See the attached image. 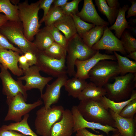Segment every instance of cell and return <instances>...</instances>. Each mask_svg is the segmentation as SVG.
Instances as JSON below:
<instances>
[{"instance_id": "cell-39", "label": "cell", "mask_w": 136, "mask_h": 136, "mask_svg": "<svg viewBox=\"0 0 136 136\" xmlns=\"http://www.w3.org/2000/svg\"><path fill=\"white\" fill-rule=\"evenodd\" d=\"M54 0H39V8L42 9L44 11V14L42 19L39 21L40 24L43 22L44 19L49 11L51 5Z\"/></svg>"}, {"instance_id": "cell-36", "label": "cell", "mask_w": 136, "mask_h": 136, "mask_svg": "<svg viewBox=\"0 0 136 136\" xmlns=\"http://www.w3.org/2000/svg\"><path fill=\"white\" fill-rule=\"evenodd\" d=\"M136 113V99L128 103L122 109L119 115L127 118L133 119Z\"/></svg>"}, {"instance_id": "cell-25", "label": "cell", "mask_w": 136, "mask_h": 136, "mask_svg": "<svg viewBox=\"0 0 136 136\" xmlns=\"http://www.w3.org/2000/svg\"><path fill=\"white\" fill-rule=\"evenodd\" d=\"M33 42L38 50L44 51L54 41L51 34L43 28L35 35Z\"/></svg>"}, {"instance_id": "cell-13", "label": "cell", "mask_w": 136, "mask_h": 136, "mask_svg": "<svg viewBox=\"0 0 136 136\" xmlns=\"http://www.w3.org/2000/svg\"><path fill=\"white\" fill-rule=\"evenodd\" d=\"M109 60H116L114 55L103 54L99 50H97L94 56L88 59L83 61L77 60L75 62V65L77 70L74 77L85 80L89 78V72L99 61Z\"/></svg>"}, {"instance_id": "cell-18", "label": "cell", "mask_w": 136, "mask_h": 136, "mask_svg": "<svg viewBox=\"0 0 136 136\" xmlns=\"http://www.w3.org/2000/svg\"><path fill=\"white\" fill-rule=\"evenodd\" d=\"M19 54L11 50L0 49V66L2 65L18 76L23 75L22 70L18 65Z\"/></svg>"}, {"instance_id": "cell-12", "label": "cell", "mask_w": 136, "mask_h": 136, "mask_svg": "<svg viewBox=\"0 0 136 136\" xmlns=\"http://www.w3.org/2000/svg\"><path fill=\"white\" fill-rule=\"evenodd\" d=\"M91 48L95 50H105L110 51H118L124 55L127 54L123 42L112 33L108 26L105 27L100 39Z\"/></svg>"}, {"instance_id": "cell-15", "label": "cell", "mask_w": 136, "mask_h": 136, "mask_svg": "<svg viewBox=\"0 0 136 136\" xmlns=\"http://www.w3.org/2000/svg\"><path fill=\"white\" fill-rule=\"evenodd\" d=\"M71 111L74 121L73 133L76 132L80 129L89 128L96 132L95 129L100 130L108 135L110 131L116 132L118 131L117 129L108 125H104L100 124L91 122L85 120L79 111L77 106H73L71 108Z\"/></svg>"}, {"instance_id": "cell-6", "label": "cell", "mask_w": 136, "mask_h": 136, "mask_svg": "<svg viewBox=\"0 0 136 136\" xmlns=\"http://www.w3.org/2000/svg\"><path fill=\"white\" fill-rule=\"evenodd\" d=\"M64 110L62 105H53L48 109L44 106L38 110L34 121L36 133L41 136H49L52 126L61 119Z\"/></svg>"}, {"instance_id": "cell-45", "label": "cell", "mask_w": 136, "mask_h": 136, "mask_svg": "<svg viewBox=\"0 0 136 136\" xmlns=\"http://www.w3.org/2000/svg\"><path fill=\"white\" fill-rule=\"evenodd\" d=\"M106 1L108 6L111 8H119L120 3L117 0H106Z\"/></svg>"}, {"instance_id": "cell-42", "label": "cell", "mask_w": 136, "mask_h": 136, "mask_svg": "<svg viewBox=\"0 0 136 136\" xmlns=\"http://www.w3.org/2000/svg\"><path fill=\"white\" fill-rule=\"evenodd\" d=\"M19 67L23 71H25L28 70L30 66L28 61L24 54L19 56L18 59Z\"/></svg>"}, {"instance_id": "cell-19", "label": "cell", "mask_w": 136, "mask_h": 136, "mask_svg": "<svg viewBox=\"0 0 136 136\" xmlns=\"http://www.w3.org/2000/svg\"><path fill=\"white\" fill-rule=\"evenodd\" d=\"M109 111L114 121V128L117 129L121 136L136 135L135 119L123 117L110 109Z\"/></svg>"}, {"instance_id": "cell-23", "label": "cell", "mask_w": 136, "mask_h": 136, "mask_svg": "<svg viewBox=\"0 0 136 136\" xmlns=\"http://www.w3.org/2000/svg\"><path fill=\"white\" fill-rule=\"evenodd\" d=\"M88 83L86 80L74 77L67 80L64 86L69 96L78 98Z\"/></svg>"}, {"instance_id": "cell-47", "label": "cell", "mask_w": 136, "mask_h": 136, "mask_svg": "<svg viewBox=\"0 0 136 136\" xmlns=\"http://www.w3.org/2000/svg\"><path fill=\"white\" fill-rule=\"evenodd\" d=\"M8 20L4 14L0 13V28Z\"/></svg>"}, {"instance_id": "cell-2", "label": "cell", "mask_w": 136, "mask_h": 136, "mask_svg": "<svg viewBox=\"0 0 136 136\" xmlns=\"http://www.w3.org/2000/svg\"><path fill=\"white\" fill-rule=\"evenodd\" d=\"M39 2V0L29 4L28 1L25 0L18 5L19 17L22 24L24 35L31 42L41 25L38 16Z\"/></svg>"}, {"instance_id": "cell-30", "label": "cell", "mask_w": 136, "mask_h": 136, "mask_svg": "<svg viewBox=\"0 0 136 136\" xmlns=\"http://www.w3.org/2000/svg\"><path fill=\"white\" fill-rule=\"evenodd\" d=\"M120 71V74L124 75L128 73H136V61L130 60L126 56H122L116 52H114Z\"/></svg>"}, {"instance_id": "cell-10", "label": "cell", "mask_w": 136, "mask_h": 136, "mask_svg": "<svg viewBox=\"0 0 136 136\" xmlns=\"http://www.w3.org/2000/svg\"><path fill=\"white\" fill-rule=\"evenodd\" d=\"M36 64L40 71L52 76L57 78L67 74L65 65L66 58L57 59L49 57L43 51H39L37 55Z\"/></svg>"}, {"instance_id": "cell-5", "label": "cell", "mask_w": 136, "mask_h": 136, "mask_svg": "<svg viewBox=\"0 0 136 136\" xmlns=\"http://www.w3.org/2000/svg\"><path fill=\"white\" fill-rule=\"evenodd\" d=\"M0 33L17 45L23 53L30 52L37 55L39 51L25 36L21 22L7 21L0 28Z\"/></svg>"}, {"instance_id": "cell-16", "label": "cell", "mask_w": 136, "mask_h": 136, "mask_svg": "<svg viewBox=\"0 0 136 136\" xmlns=\"http://www.w3.org/2000/svg\"><path fill=\"white\" fill-rule=\"evenodd\" d=\"M74 125L71 110L65 109L61 119L52 126L49 136H71L73 133Z\"/></svg>"}, {"instance_id": "cell-41", "label": "cell", "mask_w": 136, "mask_h": 136, "mask_svg": "<svg viewBox=\"0 0 136 136\" xmlns=\"http://www.w3.org/2000/svg\"><path fill=\"white\" fill-rule=\"evenodd\" d=\"M30 66L36 65L37 61V55L30 52H27L24 54Z\"/></svg>"}, {"instance_id": "cell-17", "label": "cell", "mask_w": 136, "mask_h": 136, "mask_svg": "<svg viewBox=\"0 0 136 136\" xmlns=\"http://www.w3.org/2000/svg\"><path fill=\"white\" fill-rule=\"evenodd\" d=\"M76 15L82 20L91 23L96 26H106L109 24L98 14L92 0H84L81 10Z\"/></svg>"}, {"instance_id": "cell-7", "label": "cell", "mask_w": 136, "mask_h": 136, "mask_svg": "<svg viewBox=\"0 0 136 136\" xmlns=\"http://www.w3.org/2000/svg\"><path fill=\"white\" fill-rule=\"evenodd\" d=\"M120 73L117 62L103 60L89 71L88 75L91 82L98 86L103 87L110 79L118 76Z\"/></svg>"}, {"instance_id": "cell-26", "label": "cell", "mask_w": 136, "mask_h": 136, "mask_svg": "<svg viewBox=\"0 0 136 136\" xmlns=\"http://www.w3.org/2000/svg\"><path fill=\"white\" fill-rule=\"evenodd\" d=\"M2 13L10 21L21 22L18 16V7L9 0H0V13Z\"/></svg>"}, {"instance_id": "cell-9", "label": "cell", "mask_w": 136, "mask_h": 136, "mask_svg": "<svg viewBox=\"0 0 136 136\" xmlns=\"http://www.w3.org/2000/svg\"><path fill=\"white\" fill-rule=\"evenodd\" d=\"M0 78L2 85V92L6 97L7 104L19 93L22 94L27 100L28 95L22 81L14 79L8 69L2 65H0Z\"/></svg>"}, {"instance_id": "cell-31", "label": "cell", "mask_w": 136, "mask_h": 136, "mask_svg": "<svg viewBox=\"0 0 136 136\" xmlns=\"http://www.w3.org/2000/svg\"><path fill=\"white\" fill-rule=\"evenodd\" d=\"M43 52L48 56L57 59L66 58L67 55L66 48L55 42Z\"/></svg>"}, {"instance_id": "cell-27", "label": "cell", "mask_w": 136, "mask_h": 136, "mask_svg": "<svg viewBox=\"0 0 136 136\" xmlns=\"http://www.w3.org/2000/svg\"><path fill=\"white\" fill-rule=\"evenodd\" d=\"M135 99H136V90H134L130 98L126 100L119 102H115L110 100L104 96L102 97L100 101L106 109L107 110L110 109L119 115L122 109L128 103Z\"/></svg>"}, {"instance_id": "cell-32", "label": "cell", "mask_w": 136, "mask_h": 136, "mask_svg": "<svg viewBox=\"0 0 136 136\" xmlns=\"http://www.w3.org/2000/svg\"><path fill=\"white\" fill-rule=\"evenodd\" d=\"M65 15L61 7L51 6L43 21L45 26H49L53 25Z\"/></svg>"}, {"instance_id": "cell-37", "label": "cell", "mask_w": 136, "mask_h": 136, "mask_svg": "<svg viewBox=\"0 0 136 136\" xmlns=\"http://www.w3.org/2000/svg\"><path fill=\"white\" fill-rule=\"evenodd\" d=\"M81 1V0H73L67 2L64 5L61 7L65 15H76L79 12L78 5Z\"/></svg>"}, {"instance_id": "cell-8", "label": "cell", "mask_w": 136, "mask_h": 136, "mask_svg": "<svg viewBox=\"0 0 136 136\" xmlns=\"http://www.w3.org/2000/svg\"><path fill=\"white\" fill-rule=\"evenodd\" d=\"M22 94L19 93L7 104L8 110L4 121H13L17 122L21 121L23 116L28 114L36 108L42 105L43 101L38 100L32 104L27 101Z\"/></svg>"}, {"instance_id": "cell-4", "label": "cell", "mask_w": 136, "mask_h": 136, "mask_svg": "<svg viewBox=\"0 0 136 136\" xmlns=\"http://www.w3.org/2000/svg\"><path fill=\"white\" fill-rule=\"evenodd\" d=\"M77 109L86 120L114 128L115 122L109 110L106 109L100 100L80 101Z\"/></svg>"}, {"instance_id": "cell-29", "label": "cell", "mask_w": 136, "mask_h": 136, "mask_svg": "<svg viewBox=\"0 0 136 136\" xmlns=\"http://www.w3.org/2000/svg\"><path fill=\"white\" fill-rule=\"evenodd\" d=\"M95 2L98 10L106 17L109 23L112 25L115 21L119 8L109 7L106 0H95Z\"/></svg>"}, {"instance_id": "cell-33", "label": "cell", "mask_w": 136, "mask_h": 136, "mask_svg": "<svg viewBox=\"0 0 136 136\" xmlns=\"http://www.w3.org/2000/svg\"><path fill=\"white\" fill-rule=\"evenodd\" d=\"M120 38L127 53L136 51V39L129 31L125 30Z\"/></svg>"}, {"instance_id": "cell-46", "label": "cell", "mask_w": 136, "mask_h": 136, "mask_svg": "<svg viewBox=\"0 0 136 136\" xmlns=\"http://www.w3.org/2000/svg\"><path fill=\"white\" fill-rule=\"evenodd\" d=\"M68 1V0H54L53 6L55 7H61L66 4Z\"/></svg>"}, {"instance_id": "cell-49", "label": "cell", "mask_w": 136, "mask_h": 136, "mask_svg": "<svg viewBox=\"0 0 136 136\" xmlns=\"http://www.w3.org/2000/svg\"><path fill=\"white\" fill-rule=\"evenodd\" d=\"M130 30L134 35H136V28L135 27H131L129 29Z\"/></svg>"}, {"instance_id": "cell-24", "label": "cell", "mask_w": 136, "mask_h": 136, "mask_svg": "<svg viewBox=\"0 0 136 136\" xmlns=\"http://www.w3.org/2000/svg\"><path fill=\"white\" fill-rule=\"evenodd\" d=\"M29 117V114H27L24 116L23 118L20 122L11 123L7 125H3L1 127L6 130L19 132L26 136H38L32 130L28 124Z\"/></svg>"}, {"instance_id": "cell-50", "label": "cell", "mask_w": 136, "mask_h": 136, "mask_svg": "<svg viewBox=\"0 0 136 136\" xmlns=\"http://www.w3.org/2000/svg\"><path fill=\"white\" fill-rule=\"evenodd\" d=\"M11 2L13 5H17L19 3V0H10Z\"/></svg>"}, {"instance_id": "cell-43", "label": "cell", "mask_w": 136, "mask_h": 136, "mask_svg": "<svg viewBox=\"0 0 136 136\" xmlns=\"http://www.w3.org/2000/svg\"><path fill=\"white\" fill-rule=\"evenodd\" d=\"M0 136H26L15 131L6 129L0 127Z\"/></svg>"}, {"instance_id": "cell-35", "label": "cell", "mask_w": 136, "mask_h": 136, "mask_svg": "<svg viewBox=\"0 0 136 136\" xmlns=\"http://www.w3.org/2000/svg\"><path fill=\"white\" fill-rule=\"evenodd\" d=\"M71 15L73 18L77 33L79 36L87 32L95 26L93 24L86 22L76 15Z\"/></svg>"}, {"instance_id": "cell-38", "label": "cell", "mask_w": 136, "mask_h": 136, "mask_svg": "<svg viewBox=\"0 0 136 136\" xmlns=\"http://www.w3.org/2000/svg\"><path fill=\"white\" fill-rule=\"evenodd\" d=\"M0 49L11 50L14 51L22 54V51L18 48L15 47L10 43L7 39L0 33Z\"/></svg>"}, {"instance_id": "cell-48", "label": "cell", "mask_w": 136, "mask_h": 136, "mask_svg": "<svg viewBox=\"0 0 136 136\" xmlns=\"http://www.w3.org/2000/svg\"><path fill=\"white\" fill-rule=\"evenodd\" d=\"M126 57L128 58H129L134 60L136 61V51H134L129 53L126 55Z\"/></svg>"}, {"instance_id": "cell-22", "label": "cell", "mask_w": 136, "mask_h": 136, "mask_svg": "<svg viewBox=\"0 0 136 136\" xmlns=\"http://www.w3.org/2000/svg\"><path fill=\"white\" fill-rule=\"evenodd\" d=\"M53 25L64 34L68 41L77 33L73 18L71 15H65Z\"/></svg>"}, {"instance_id": "cell-44", "label": "cell", "mask_w": 136, "mask_h": 136, "mask_svg": "<svg viewBox=\"0 0 136 136\" xmlns=\"http://www.w3.org/2000/svg\"><path fill=\"white\" fill-rule=\"evenodd\" d=\"M129 1L131 3V5L127 10V15L126 16L127 18L132 16L136 17V1L130 0Z\"/></svg>"}, {"instance_id": "cell-3", "label": "cell", "mask_w": 136, "mask_h": 136, "mask_svg": "<svg viewBox=\"0 0 136 136\" xmlns=\"http://www.w3.org/2000/svg\"><path fill=\"white\" fill-rule=\"evenodd\" d=\"M66 49L67 73L70 77L75 76L76 60L83 61L88 59L94 56L97 51L88 46L77 33L68 40Z\"/></svg>"}, {"instance_id": "cell-21", "label": "cell", "mask_w": 136, "mask_h": 136, "mask_svg": "<svg viewBox=\"0 0 136 136\" xmlns=\"http://www.w3.org/2000/svg\"><path fill=\"white\" fill-rule=\"evenodd\" d=\"M106 94V90L104 88L98 86L90 82L88 83L78 98L80 101L85 100H100Z\"/></svg>"}, {"instance_id": "cell-20", "label": "cell", "mask_w": 136, "mask_h": 136, "mask_svg": "<svg viewBox=\"0 0 136 136\" xmlns=\"http://www.w3.org/2000/svg\"><path fill=\"white\" fill-rule=\"evenodd\" d=\"M129 8L127 5H124L122 7H120L115 22L108 27L110 30L115 31V36L119 39H120L125 29H129L130 27L129 23L127 21L125 17V13Z\"/></svg>"}, {"instance_id": "cell-28", "label": "cell", "mask_w": 136, "mask_h": 136, "mask_svg": "<svg viewBox=\"0 0 136 136\" xmlns=\"http://www.w3.org/2000/svg\"><path fill=\"white\" fill-rule=\"evenodd\" d=\"M105 27L96 26L88 31L79 36L84 43L88 46L91 48L100 39Z\"/></svg>"}, {"instance_id": "cell-34", "label": "cell", "mask_w": 136, "mask_h": 136, "mask_svg": "<svg viewBox=\"0 0 136 136\" xmlns=\"http://www.w3.org/2000/svg\"><path fill=\"white\" fill-rule=\"evenodd\" d=\"M43 28L51 34L55 42L66 48L68 40L53 25L45 26Z\"/></svg>"}, {"instance_id": "cell-14", "label": "cell", "mask_w": 136, "mask_h": 136, "mask_svg": "<svg viewBox=\"0 0 136 136\" xmlns=\"http://www.w3.org/2000/svg\"><path fill=\"white\" fill-rule=\"evenodd\" d=\"M68 79L67 74H64L57 78L50 84L46 85L45 93L41 95L46 108H50L52 105L58 102L60 96L61 89L64 86Z\"/></svg>"}, {"instance_id": "cell-1", "label": "cell", "mask_w": 136, "mask_h": 136, "mask_svg": "<svg viewBox=\"0 0 136 136\" xmlns=\"http://www.w3.org/2000/svg\"><path fill=\"white\" fill-rule=\"evenodd\" d=\"M112 78L113 83H108L103 87L106 91L105 96L117 102L129 99L136 87V73H128Z\"/></svg>"}, {"instance_id": "cell-11", "label": "cell", "mask_w": 136, "mask_h": 136, "mask_svg": "<svg viewBox=\"0 0 136 136\" xmlns=\"http://www.w3.org/2000/svg\"><path fill=\"white\" fill-rule=\"evenodd\" d=\"M40 70L36 65L30 66L27 70L23 71L24 75L17 78V79L26 81L24 85L26 90L37 89L40 91L41 95L43 94L44 88L48 83L53 79L51 77H45L40 74Z\"/></svg>"}, {"instance_id": "cell-40", "label": "cell", "mask_w": 136, "mask_h": 136, "mask_svg": "<svg viewBox=\"0 0 136 136\" xmlns=\"http://www.w3.org/2000/svg\"><path fill=\"white\" fill-rule=\"evenodd\" d=\"M75 136H105L102 135L93 134L88 131L86 128L80 129L76 132ZM112 136H121L118 131L115 133Z\"/></svg>"}]
</instances>
